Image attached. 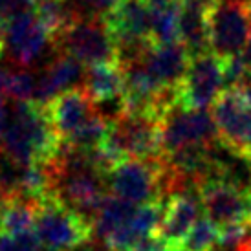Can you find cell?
Returning a JSON list of instances; mask_svg holds the SVG:
<instances>
[{
  "label": "cell",
  "instance_id": "7402d4cb",
  "mask_svg": "<svg viewBox=\"0 0 251 251\" xmlns=\"http://www.w3.org/2000/svg\"><path fill=\"white\" fill-rule=\"evenodd\" d=\"M44 248L39 242L35 231L9 235L0 231V251H42Z\"/></svg>",
  "mask_w": 251,
  "mask_h": 251
},
{
  "label": "cell",
  "instance_id": "6da1fadb",
  "mask_svg": "<svg viewBox=\"0 0 251 251\" xmlns=\"http://www.w3.org/2000/svg\"><path fill=\"white\" fill-rule=\"evenodd\" d=\"M2 154L19 165L50 163L61 151V140L57 138L50 121L48 108L39 103H15L13 118L0 140Z\"/></svg>",
  "mask_w": 251,
  "mask_h": 251
},
{
  "label": "cell",
  "instance_id": "d6986e66",
  "mask_svg": "<svg viewBox=\"0 0 251 251\" xmlns=\"http://www.w3.org/2000/svg\"><path fill=\"white\" fill-rule=\"evenodd\" d=\"M110 130V121H106L98 112L84 123L68 141H64L63 147L79 151V152H94L105 143Z\"/></svg>",
  "mask_w": 251,
  "mask_h": 251
},
{
  "label": "cell",
  "instance_id": "5b68a950",
  "mask_svg": "<svg viewBox=\"0 0 251 251\" xmlns=\"http://www.w3.org/2000/svg\"><path fill=\"white\" fill-rule=\"evenodd\" d=\"M112 196L134 205L163 202V158L119 161L106 173Z\"/></svg>",
  "mask_w": 251,
  "mask_h": 251
},
{
  "label": "cell",
  "instance_id": "4fadbf2b",
  "mask_svg": "<svg viewBox=\"0 0 251 251\" xmlns=\"http://www.w3.org/2000/svg\"><path fill=\"white\" fill-rule=\"evenodd\" d=\"M189 63H191V55L181 42L151 46L147 55L143 57V64L149 74L163 88H171V90H178V86L187 74Z\"/></svg>",
  "mask_w": 251,
  "mask_h": 251
},
{
  "label": "cell",
  "instance_id": "44dd1931",
  "mask_svg": "<svg viewBox=\"0 0 251 251\" xmlns=\"http://www.w3.org/2000/svg\"><path fill=\"white\" fill-rule=\"evenodd\" d=\"M37 92V77L28 68H19L9 72V86H7V98L15 103H29L35 99Z\"/></svg>",
  "mask_w": 251,
  "mask_h": 251
},
{
  "label": "cell",
  "instance_id": "9c48e42d",
  "mask_svg": "<svg viewBox=\"0 0 251 251\" xmlns=\"http://www.w3.org/2000/svg\"><path fill=\"white\" fill-rule=\"evenodd\" d=\"M198 195L205 216L218 229L231 224H251V191L209 180L198 189Z\"/></svg>",
  "mask_w": 251,
  "mask_h": 251
},
{
  "label": "cell",
  "instance_id": "4dcf8cb0",
  "mask_svg": "<svg viewBox=\"0 0 251 251\" xmlns=\"http://www.w3.org/2000/svg\"><path fill=\"white\" fill-rule=\"evenodd\" d=\"M248 2H250V11H251V0H248Z\"/></svg>",
  "mask_w": 251,
  "mask_h": 251
},
{
  "label": "cell",
  "instance_id": "f546056e",
  "mask_svg": "<svg viewBox=\"0 0 251 251\" xmlns=\"http://www.w3.org/2000/svg\"><path fill=\"white\" fill-rule=\"evenodd\" d=\"M167 251H183V250H180V248H169Z\"/></svg>",
  "mask_w": 251,
  "mask_h": 251
},
{
  "label": "cell",
  "instance_id": "d4e9b609",
  "mask_svg": "<svg viewBox=\"0 0 251 251\" xmlns=\"http://www.w3.org/2000/svg\"><path fill=\"white\" fill-rule=\"evenodd\" d=\"M72 251H112V250L106 244H101V240H98V242H90V240H86L84 244L77 246L75 250H72Z\"/></svg>",
  "mask_w": 251,
  "mask_h": 251
},
{
  "label": "cell",
  "instance_id": "30bf717a",
  "mask_svg": "<svg viewBox=\"0 0 251 251\" xmlns=\"http://www.w3.org/2000/svg\"><path fill=\"white\" fill-rule=\"evenodd\" d=\"M51 41L33 11L13 17L4 28V46L19 68H28Z\"/></svg>",
  "mask_w": 251,
  "mask_h": 251
},
{
  "label": "cell",
  "instance_id": "5bb4252c",
  "mask_svg": "<svg viewBox=\"0 0 251 251\" xmlns=\"http://www.w3.org/2000/svg\"><path fill=\"white\" fill-rule=\"evenodd\" d=\"M123 88H125V72L119 63L94 64L84 70L83 90L90 96L94 105L121 99Z\"/></svg>",
  "mask_w": 251,
  "mask_h": 251
},
{
  "label": "cell",
  "instance_id": "ba28073f",
  "mask_svg": "<svg viewBox=\"0 0 251 251\" xmlns=\"http://www.w3.org/2000/svg\"><path fill=\"white\" fill-rule=\"evenodd\" d=\"M224 86L222 61L213 53L193 57L178 86V105L185 110H207L215 105Z\"/></svg>",
  "mask_w": 251,
  "mask_h": 251
},
{
  "label": "cell",
  "instance_id": "f1b7e54d",
  "mask_svg": "<svg viewBox=\"0 0 251 251\" xmlns=\"http://www.w3.org/2000/svg\"><path fill=\"white\" fill-rule=\"evenodd\" d=\"M2 50H4V39L0 35V53H2Z\"/></svg>",
  "mask_w": 251,
  "mask_h": 251
},
{
  "label": "cell",
  "instance_id": "83f0119b",
  "mask_svg": "<svg viewBox=\"0 0 251 251\" xmlns=\"http://www.w3.org/2000/svg\"><path fill=\"white\" fill-rule=\"evenodd\" d=\"M244 61H246V64H248V68H250V74H251V37H250V42H248V46H246V50H244Z\"/></svg>",
  "mask_w": 251,
  "mask_h": 251
},
{
  "label": "cell",
  "instance_id": "ac0fdd59",
  "mask_svg": "<svg viewBox=\"0 0 251 251\" xmlns=\"http://www.w3.org/2000/svg\"><path fill=\"white\" fill-rule=\"evenodd\" d=\"M39 205L41 203L21 200V198L11 200L0 216V231L9 233V235H21V233L35 231V218Z\"/></svg>",
  "mask_w": 251,
  "mask_h": 251
},
{
  "label": "cell",
  "instance_id": "4316f807",
  "mask_svg": "<svg viewBox=\"0 0 251 251\" xmlns=\"http://www.w3.org/2000/svg\"><path fill=\"white\" fill-rule=\"evenodd\" d=\"M237 251H251V224L248 226V231H246L244 238L240 240Z\"/></svg>",
  "mask_w": 251,
  "mask_h": 251
},
{
  "label": "cell",
  "instance_id": "603a6c76",
  "mask_svg": "<svg viewBox=\"0 0 251 251\" xmlns=\"http://www.w3.org/2000/svg\"><path fill=\"white\" fill-rule=\"evenodd\" d=\"M169 246L163 242V238L158 233L152 235H145V237L138 238L128 251H167Z\"/></svg>",
  "mask_w": 251,
  "mask_h": 251
},
{
  "label": "cell",
  "instance_id": "9a60e30c",
  "mask_svg": "<svg viewBox=\"0 0 251 251\" xmlns=\"http://www.w3.org/2000/svg\"><path fill=\"white\" fill-rule=\"evenodd\" d=\"M205 6H207V0H183V6H181L180 42L187 48L191 59L209 53L205 17H203Z\"/></svg>",
  "mask_w": 251,
  "mask_h": 251
},
{
  "label": "cell",
  "instance_id": "cb8c5ba5",
  "mask_svg": "<svg viewBox=\"0 0 251 251\" xmlns=\"http://www.w3.org/2000/svg\"><path fill=\"white\" fill-rule=\"evenodd\" d=\"M75 2H79L81 6L86 7L88 15H101V17H105L118 0H75Z\"/></svg>",
  "mask_w": 251,
  "mask_h": 251
},
{
  "label": "cell",
  "instance_id": "e0dca14e",
  "mask_svg": "<svg viewBox=\"0 0 251 251\" xmlns=\"http://www.w3.org/2000/svg\"><path fill=\"white\" fill-rule=\"evenodd\" d=\"M136 209H138V205H134V203L119 200L116 196H106L105 202L99 207L98 216H96L92 235H96L98 240L105 244L114 233L123 229L126 224L132 220Z\"/></svg>",
  "mask_w": 251,
  "mask_h": 251
},
{
  "label": "cell",
  "instance_id": "484cf974",
  "mask_svg": "<svg viewBox=\"0 0 251 251\" xmlns=\"http://www.w3.org/2000/svg\"><path fill=\"white\" fill-rule=\"evenodd\" d=\"M7 86H9V72L0 66V101L7 98Z\"/></svg>",
  "mask_w": 251,
  "mask_h": 251
},
{
  "label": "cell",
  "instance_id": "8fae6325",
  "mask_svg": "<svg viewBox=\"0 0 251 251\" xmlns=\"http://www.w3.org/2000/svg\"><path fill=\"white\" fill-rule=\"evenodd\" d=\"M46 108L57 138L61 140V145L70 140L96 114V105L90 96L83 90V86L59 94Z\"/></svg>",
  "mask_w": 251,
  "mask_h": 251
},
{
  "label": "cell",
  "instance_id": "7c38bea8",
  "mask_svg": "<svg viewBox=\"0 0 251 251\" xmlns=\"http://www.w3.org/2000/svg\"><path fill=\"white\" fill-rule=\"evenodd\" d=\"M200 205H202V200L198 191L180 193L169 198V202L165 203L160 229H158V235L163 238V242L169 248H180L191 227L198 220Z\"/></svg>",
  "mask_w": 251,
  "mask_h": 251
},
{
  "label": "cell",
  "instance_id": "8992f818",
  "mask_svg": "<svg viewBox=\"0 0 251 251\" xmlns=\"http://www.w3.org/2000/svg\"><path fill=\"white\" fill-rule=\"evenodd\" d=\"M94 227L59 203L55 198L41 202L35 218V235L46 251H72L90 240Z\"/></svg>",
  "mask_w": 251,
  "mask_h": 251
},
{
  "label": "cell",
  "instance_id": "ffe728a7",
  "mask_svg": "<svg viewBox=\"0 0 251 251\" xmlns=\"http://www.w3.org/2000/svg\"><path fill=\"white\" fill-rule=\"evenodd\" d=\"M218 244V227L211 222L207 216L198 218L196 224L191 227L185 240L180 244L183 251H215Z\"/></svg>",
  "mask_w": 251,
  "mask_h": 251
},
{
  "label": "cell",
  "instance_id": "2e32d148",
  "mask_svg": "<svg viewBox=\"0 0 251 251\" xmlns=\"http://www.w3.org/2000/svg\"><path fill=\"white\" fill-rule=\"evenodd\" d=\"M151 11L152 46L180 42V19L183 0H147Z\"/></svg>",
  "mask_w": 251,
  "mask_h": 251
},
{
  "label": "cell",
  "instance_id": "3957f363",
  "mask_svg": "<svg viewBox=\"0 0 251 251\" xmlns=\"http://www.w3.org/2000/svg\"><path fill=\"white\" fill-rule=\"evenodd\" d=\"M218 143L229 152L251 158V81L224 88L213 105Z\"/></svg>",
  "mask_w": 251,
  "mask_h": 251
},
{
  "label": "cell",
  "instance_id": "7a4b0ae2",
  "mask_svg": "<svg viewBox=\"0 0 251 251\" xmlns=\"http://www.w3.org/2000/svg\"><path fill=\"white\" fill-rule=\"evenodd\" d=\"M209 51L218 59L242 55L251 37L248 0H211L205 6Z\"/></svg>",
  "mask_w": 251,
  "mask_h": 251
},
{
  "label": "cell",
  "instance_id": "52a82bcc",
  "mask_svg": "<svg viewBox=\"0 0 251 251\" xmlns=\"http://www.w3.org/2000/svg\"><path fill=\"white\" fill-rule=\"evenodd\" d=\"M215 119L207 110H185L176 105L161 119V154L169 156L185 147L216 145Z\"/></svg>",
  "mask_w": 251,
  "mask_h": 251
},
{
  "label": "cell",
  "instance_id": "277c9868",
  "mask_svg": "<svg viewBox=\"0 0 251 251\" xmlns=\"http://www.w3.org/2000/svg\"><path fill=\"white\" fill-rule=\"evenodd\" d=\"M53 44L86 66L118 63V51L101 15H79L59 33Z\"/></svg>",
  "mask_w": 251,
  "mask_h": 251
}]
</instances>
